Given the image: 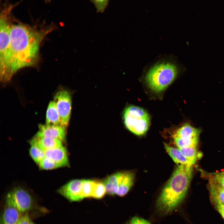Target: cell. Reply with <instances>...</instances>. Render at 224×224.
<instances>
[{
    "label": "cell",
    "instance_id": "obj_3",
    "mask_svg": "<svg viewBox=\"0 0 224 224\" xmlns=\"http://www.w3.org/2000/svg\"><path fill=\"white\" fill-rule=\"evenodd\" d=\"M174 63L164 62L156 64L148 71L145 77L146 83L152 91L156 93L165 90L174 81L178 73Z\"/></svg>",
    "mask_w": 224,
    "mask_h": 224
},
{
    "label": "cell",
    "instance_id": "obj_4",
    "mask_svg": "<svg viewBox=\"0 0 224 224\" xmlns=\"http://www.w3.org/2000/svg\"><path fill=\"white\" fill-rule=\"evenodd\" d=\"M5 14L0 19V79L4 78L7 70L9 56L10 34L12 26Z\"/></svg>",
    "mask_w": 224,
    "mask_h": 224
},
{
    "label": "cell",
    "instance_id": "obj_30",
    "mask_svg": "<svg viewBox=\"0 0 224 224\" xmlns=\"http://www.w3.org/2000/svg\"><path fill=\"white\" fill-rule=\"evenodd\" d=\"M214 206L224 219V204L219 203H213Z\"/></svg>",
    "mask_w": 224,
    "mask_h": 224
},
{
    "label": "cell",
    "instance_id": "obj_10",
    "mask_svg": "<svg viewBox=\"0 0 224 224\" xmlns=\"http://www.w3.org/2000/svg\"><path fill=\"white\" fill-rule=\"evenodd\" d=\"M45 156L57 163L59 167L69 166L67 151L63 146L45 152Z\"/></svg>",
    "mask_w": 224,
    "mask_h": 224
},
{
    "label": "cell",
    "instance_id": "obj_15",
    "mask_svg": "<svg viewBox=\"0 0 224 224\" xmlns=\"http://www.w3.org/2000/svg\"><path fill=\"white\" fill-rule=\"evenodd\" d=\"M200 132L199 129L194 128L186 123L179 128L174 136L184 138H199Z\"/></svg>",
    "mask_w": 224,
    "mask_h": 224
},
{
    "label": "cell",
    "instance_id": "obj_25",
    "mask_svg": "<svg viewBox=\"0 0 224 224\" xmlns=\"http://www.w3.org/2000/svg\"><path fill=\"white\" fill-rule=\"evenodd\" d=\"M38 165L40 169L44 170H50L59 167L57 163L46 156L42 160Z\"/></svg>",
    "mask_w": 224,
    "mask_h": 224
},
{
    "label": "cell",
    "instance_id": "obj_21",
    "mask_svg": "<svg viewBox=\"0 0 224 224\" xmlns=\"http://www.w3.org/2000/svg\"><path fill=\"white\" fill-rule=\"evenodd\" d=\"M96 181L90 180H83L82 194L83 198L92 197Z\"/></svg>",
    "mask_w": 224,
    "mask_h": 224
},
{
    "label": "cell",
    "instance_id": "obj_7",
    "mask_svg": "<svg viewBox=\"0 0 224 224\" xmlns=\"http://www.w3.org/2000/svg\"><path fill=\"white\" fill-rule=\"evenodd\" d=\"M83 180L75 179L60 187L58 192L71 201H78L83 199L82 189Z\"/></svg>",
    "mask_w": 224,
    "mask_h": 224
},
{
    "label": "cell",
    "instance_id": "obj_5",
    "mask_svg": "<svg viewBox=\"0 0 224 224\" xmlns=\"http://www.w3.org/2000/svg\"><path fill=\"white\" fill-rule=\"evenodd\" d=\"M6 202V204L13 207L21 213L30 210L33 203L29 192L20 187L15 188L7 194Z\"/></svg>",
    "mask_w": 224,
    "mask_h": 224
},
{
    "label": "cell",
    "instance_id": "obj_17",
    "mask_svg": "<svg viewBox=\"0 0 224 224\" xmlns=\"http://www.w3.org/2000/svg\"><path fill=\"white\" fill-rule=\"evenodd\" d=\"M46 124L52 125H60V118L54 101L49 103L47 110Z\"/></svg>",
    "mask_w": 224,
    "mask_h": 224
},
{
    "label": "cell",
    "instance_id": "obj_9",
    "mask_svg": "<svg viewBox=\"0 0 224 224\" xmlns=\"http://www.w3.org/2000/svg\"><path fill=\"white\" fill-rule=\"evenodd\" d=\"M39 130L35 136L38 137H48L63 142L65 139V128L61 125L40 124Z\"/></svg>",
    "mask_w": 224,
    "mask_h": 224
},
{
    "label": "cell",
    "instance_id": "obj_6",
    "mask_svg": "<svg viewBox=\"0 0 224 224\" xmlns=\"http://www.w3.org/2000/svg\"><path fill=\"white\" fill-rule=\"evenodd\" d=\"M54 101L59 114L60 125L64 128L68 126L71 110V99L69 92L63 90L55 95Z\"/></svg>",
    "mask_w": 224,
    "mask_h": 224
},
{
    "label": "cell",
    "instance_id": "obj_18",
    "mask_svg": "<svg viewBox=\"0 0 224 224\" xmlns=\"http://www.w3.org/2000/svg\"><path fill=\"white\" fill-rule=\"evenodd\" d=\"M210 194L213 203L224 204V189L215 182L210 181Z\"/></svg>",
    "mask_w": 224,
    "mask_h": 224
},
{
    "label": "cell",
    "instance_id": "obj_20",
    "mask_svg": "<svg viewBox=\"0 0 224 224\" xmlns=\"http://www.w3.org/2000/svg\"><path fill=\"white\" fill-rule=\"evenodd\" d=\"M199 138H182L173 136V139L178 148L196 147Z\"/></svg>",
    "mask_w": 224,
    "mask_h": 224
},
{
    "label": "cell",
    "instance_id": "obj_11",
    "mask_svg": "<svg viewBox=\"0 0 224 224\" xmlns=\"http://www.w3.org/2000/svg\"><path fill=\"white\" fill-rule=\"evenodd\" d=\"M62 142L57 139L48 137L35 136L30 141V145H35L45 152L63 146Z\"/></svg>",
    "mask_w": 224,
    "mask_h": 224
},
{
    "label": "cell",
    "instance_id": "obj_26",
    "mask_svg": "<svg viewBox=\"0 0 224 224\" xmlns=\"http://www.w3.org/2000/svg\"><path fill=\"white\" fill-rule=\"evenodd\" d=\"M98 12H102L106 7L109 0H91Z\"/></svg>",
    "mask_w": 224,
    "mask_h": 224
},
{
    "label": "cell",
    "instance_id": "obj_19",
    "mask_svg": "<svg viewBox=\"0 0 224 224\" xmlns=\"http://www.w3.org/2000/svg\"><path fill=\"white\" fill-rule=\"evenodd\" d=\"M196 147L178 148L192 166L194 164L197 160V151Z\"/></svg>",
    "mask_w": 224,
    "mask_h": 224
},
{
    "label": "cell",
    "instance_id": "obj_31",
    "mask_svg": "<svg viewBox=\"0 0 224 224\" xmlns=\"http://www.w3.org/2000/svg\"></svg>",
    "mask_w": 224,
    "mask_h": 224
},
{
    "label": "cell",
    "instance_id": "obj_22",
    "mask_svg": "<svg viewBox=\"0 0 224 224\" xmlns=\"http://www.w3.org/2000/svg\"><path fill=\"white\" fill-rule=\"evenodd\" d=\"M29 153L32 159L38 165L45 156V152L35 145H31Z\"/></svg>",
    "mask_w": 224,
    "mask_h": 224
},
{
    "label": "cell",
    "instance_id": "obj_27",
    "mask_svg": "<svg viewBox=\"0 0 224 224\" xmlns=\"http://www.w3.org/2000/svg\"><path fill=\"white\" fill-rule=\"evenodd\" d=\"M210 180L215 182L224 189V172L214 175Z\"/></svg>",
    "mask_w": 224,
    "mask_h": 224
},
{
    "label": "cell",
    "instance_id": "obj_13",
    "mask_svg": "<svg viewBox=\"0 0 224 224\" xmlns=\"http://www.w3.org/2000/svg\"><path fill=\"white\" fill-rule=\"evenodd\" d=\"M21 213L13 207L6 204L1 224H17Z\"/></svg>",
    "mask_w": 224,
    "mask_h": 224
},
{
    "label": "cell",
    "instance_id": "obj_12",
    "mask_svg": "<svg viewBox=\"0 0 224 224\" xmlns=\"http://www.w3.org/2000/svg\"><path fill=\"white\" fill-rule=\"evenodd\" d=\"M134 179V174L133 172H122L116 194L120 196L125 195L132 187Z\"/></svg>",
    "mask_w": 224,
    "mask_h": 224
},
{
    "label": "cell",
    "instance_id": "obj_24",
    "mask_svg": "<svg viewBox=\"0 0 224 224\" xmlns=\"http://www.w3.org/2000/svg\"><path fill=\"white\" fill-rule=\"evenodd\" d=\"M106 193V189L103 182L96 181L92 198L98 199L101 198Z\"/></svg>",
    "mask_w": 224,
    "mask_h": 224
},
{
    "label": "cell",
    "instance_id": "obj_28",
    "mask_svg": "<svg viewBox=\"0 0 224 224\" xmlns=\"http://www.w3.org/2000/svg\"><path fill=\"white\" fill-rule=\"evenodd\" d=\"M127 224H151L148 221L138 217L132 218Z\"/></svg>",
    "mask_w": 224,
    "mask_h": 224
},
{
    "label": "cell",
    "instance_id": "obj_8",
    "mask_svg": "<svg viewBox=\"0 0 224 224\" xmlns=\"http://www.w3.org/2000/svg\"><path fill=\"white\" fill-rule=\"evenodd\" d=\"M124 123L127 128L134 134L140 136L145 134L150 124V118L131 116L124 114Z\"/></svg>",
    "mask_w": 224,
    "mask_h": 224
},
{
    "label": "cell",
    "instance_id": "obj_23",
    "mask_svg": "<svg viewBox=\"0 0 224 224\" xmlns=\"http://www.w3.org/2000/svg\"><path fill=\"white\" fill-rule=\"evenodd\" d=\"M124 114L131 116H138L142 117H149L147 113L142 108L131 105L126 108Z\"/></svg>",
    "mask_w": 224,
    "mask_h": 224
},
{
    "label": "cell",
    "instance_id": "obj_14",
    "mask_svg": "<svg viewBox=\"0 0 224 224\" xmlns=\"http://www.w3.org/2000/svg\"><path fill=\"white\" fill-rule=\"evenodd\" d=\"M122 172H117L107 177L103 181L106 193L113 195L116 194Z\"/></svg>",
    "mask_w": 224,
    "mask_h": 224
},
{
    "label": "cell",
    "instance_id": "obj_1",
    "mask_svg": "<svg viewBox=\"0 0 224 224\" xmlns=\"http://www.w3.org/2000/svg\"><path fill=\"white\" fill-rule=\"evenodd\" d=\"M48 30H39L22 24L12 25L8 66L4 82L10 81L20 69L37 63L40 44Z\"/></svg>",
    "mask_w": 224,
    "mask_h": 224
},
{
    "label": "cell",
    "instance_id": "obj_16",
    "mask_svg": "<svg viewBox=\"0 0 224 224\" xmlns=\"http://www.w3.org/2000/svg\"><path fill=\"white\" fill-rule=\"evenodd\" d=\"M164 145L166 151L178 166L184 165L192 166L178 148L170 147L166 143H164Z\"/></svg>",
    "mask_w": 224,
    "mask_h": 224
},
{
    "label": "cell",
    "instance_id": "obj_2",
    "mask_svg": "<svg viewBox=\"0 0 224 224\" xmlns=\"http://www.w3.org/2000/svg\"><path fill=\"white\" fill-rule=\"evenodd\" d=\"M192 166L178 165L163 189L156 206L162 213L174 210L182 202L189 188L192 175Z\"/></svg>",
    "mask_w": 224,
    "mask_h": 224
},
{
    "label": "cell",
    "instance_id": "obj_29",
    "mask_svg": "<svg viewBox=\"0 0 224 224\" xmlns=\"http://www.w3.org/2000/svg\"><path fill=\"white\" fill-rule=\"evenodd\" d=\"M17 224H35L27 214L23 215L20 217Z\"/></svg>",
    "mask_w": 224,
    "mask_h": 224
}]
</instances>
